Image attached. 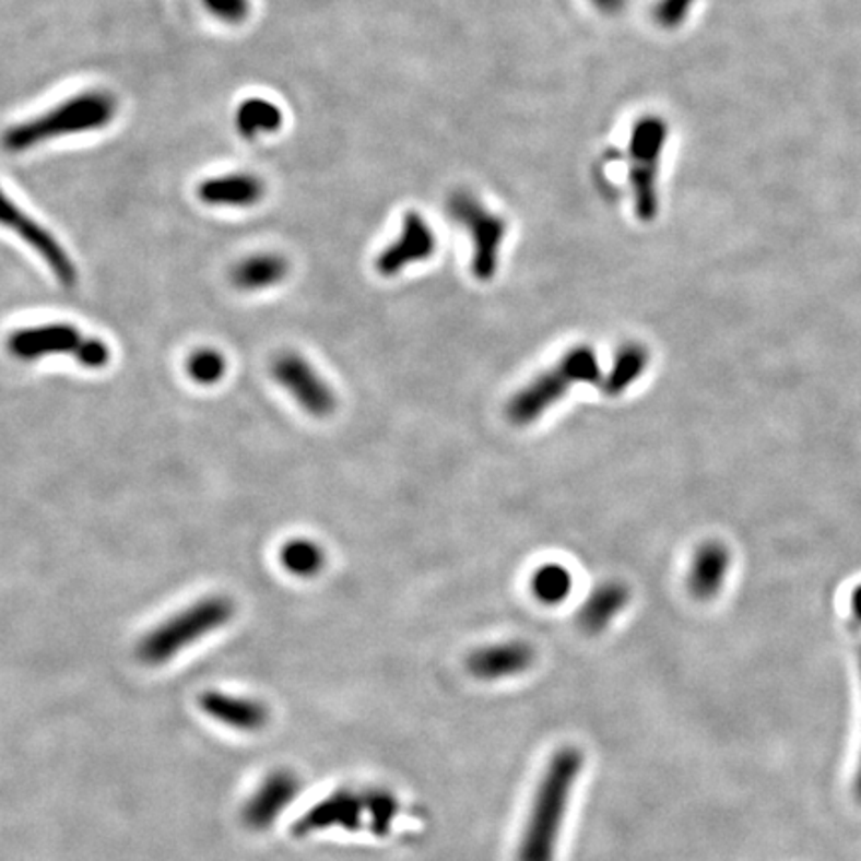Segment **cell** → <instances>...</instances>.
I'll list each match as a JSON object with an SVG mask.
<instances>
[{"label":"cell","instance_id":"obj_1","mask_svg":"<svg viewBox=\"0 0 861 861\" xmlns=\"http://www.w3.org/2000/svg\"><path fill=\"white\" fill-rule=\"evenodd\" d=\"M580 770L582 752L578 748H561L551 758L522 831L519 861H555L556 839Z\"/></svg>","mask_w":861,"mask_h":861},{"label":"cell","instance_id":"obj_2","mask_svg":"<svg viewBox=\"0 0 861 861\" xmlns=\"http://www.w3.org/2000/svg\"><path fill=\"white\" fill-rule=\"evenodd\" d=\"M116 110L118 103L110 92H80L36 118L11 126L4 134V146L21 154L57 138L96 132L113 122Z\"/></svg>","mask_w":861,"mask_h":861},{"label":"cell","instance_id":"obj_3","mask_svg":"<svg viewBox=\"0 0 861 861\" xmlns=\"http://www.w3.org/2000/svg\"><path fill=\"white\" fill-rule=\"evenodd\" d=\"M234 614L236 606L232 599L220 594L204 597L150 630L138 645V658L146 667L168 664L184 648L226 626Z\"/></svg>","mask_w":861,"mask_h":861},{"label":"cell","instance_id":"obj_4","mask_svg":"<svg viewBox=\"0 0 861 861\" xmlns=\"http://www.w3.org/2000/svg\"><path fill=\"white\" fill-rule=\"evenodd\" d=\"M601 365L594 350L573 347L567 355L549 371L534 377L529 386L522 387L507 405V417L512 425H531L543 417L549 409L558 403L578 384L599 381Z\"/></svg>","mask_w":861,"mask_h":861},{"label":"cell","instance_id":"obj_5","mask_svg":"<svg viewBox=\"0 0 861 861\" xmlns=\"http://www.w3.org/2000/svg\"><path fill=\"white\" fill-rule=\"evenodd\" d=\"M9 352L24 362L46 355H70L89 369H103L110 362V350L104 341L86 338L69 323L19 329L9 338Z\"/></svg>","mask_w":861,"mask_h":861},{"label":"cell","instance_id":"obj_6","mask_svg":"<svg viewBox=\"0 0 861 861\" xmlns=\"http://www.w3.org/2000/svg\"><path fill=\"white\" fill-rule=\"evenodd\" d=\"M669 138V126L658 116H645L630 132L628 178L635 196V212L642 222L658 214V168Z\"/></svg>","mask_w":861,"mask_h":861},{"label":"cell","instance_id":"obj_7","mask_svg":"<svg viewBox=\"0 0 861 861\" xmlns=\"http://www.w3.org/2000/svg\"><path fill=\"white\" fill-rule=\"evenodd\" d=\"M447 210L457 224L467 227L473 239V275L479 282L493 280L499 270V251L507 236V222L465 190L449 196Z\"/></svg>","mask_w":861,"mask_h":861},{"label":"cell","instance_id":"obj_8","mask_svg":"<svg viewBox=\"0 0 861 861\" xmlns=\"http://www.w3.org/2000/svg\"><path fill=\"white\" fill-rule=\"evenodd\" d=\"M367 826H369L367 790L340 788L311 805L299 819H295L292 834L295 838H309L328 829L357 831Z\"/></svg>","mask_w":861,"mask_h":861},{"label":"cell","instance_id":"obj_9","mask_svg":"<svg viewBox=\"0 0 861 861\" xmlns=\"http://www.w3.org/2000/svg\"><path fill=\"white\" fill-rule=\"evenodd\" d=\"M272 375L280 386L287 389L299 408L314 417H328L335 409V396L319 377L311 363L297 353H282L272 363Z\"/></svg>","mask_w":861,"mask_h":861},{"label":"cell","instance_id":"obj_10","mask_svg":"<svg viewBox=\"0 0 861 861\" xmlns=\"http://www.w3.org/2000/svg\"><path fill=\"white\" fill-rule=\"evenodd\" d=\"M297 792L299 778L294 771H270L241 807V822L253 831H266L292 805Z\"/></svg>","mask_w":861,"mask_h":861},{"label":"cell","instance_id":"obj_11","mask_svg":"<svg viewBox=\"0 0 861 861\" xmlns=\"http://www.w3.org/2000/svg\"><path fill=\"white\" fill-rule=\"evenodd\" d=\"M2 222H4V226L11 227L14 234H19L28 246H33L38 251V256L48 263V268L52 270L60 284L69 285V287L76 284V268L70 260L67 250L58 244V239L46 227L24 214L19 205L12 204L9 196H4Z\"/></svg>","mask_w":861,"mask_h":861},{"label":"cell","instance_id":"obj_12","mask_svg":"<svg viewBox=\"0 0 861 861\" xmlns=\"http://www.w3.org/2000/svg\"><path fill=\"white\" fill-rule=\"evenodd\" d=\"M437 250V238L427 220L417 212H408L399 238L381 251L375 260V270L384 278H393L411 263L429 260Z\"/></svg>","mask_w":861,"mask_h":861},{"label":"cell","instance_id":"obj_13","mask_svg":"<svg viewBox=\"0 0 861 861\" xmlns=\"http://www.w3.org/2000/svg\"><path fill=\"white\" fill-rule=\"evenodd\" d=\"M198 708L210 720L238 732H260L270 722V710L266 704L229 692H202L198 696Z\"/></svg>","mask_w":861,"mask_h":861},{"label":"cell","instance_id":"obj_14","mask_svg":"<svg viewBox=\"0 0 861 861\" xmlns=\"http://www.w3.org/2000/svg\"><path fill=\"white\" fill-rule=\"evenodd\" d=\"M534 658L533 646L512 640L479 648L467 660V669L481 681H503L527 672L533 667Z\"/></svg>","mask_w":861,"mask_h":861},{"label":"cell","instance_id":"obj_15","mask_svg":"<svg viewBox=\"0 0 861 861\" xmlns=\"http://www.w3.org/2000/svg\"><path fill=\"white\" fill-rule=\"evenodd\" d=\"M263 193H266L263 181L248 172L217 176L198 186V200L205 205L250 208L261 202Z\"/></svg>","mask_w":861,"mask_h":861},{"label":"cell","instance_id":"obj_16","mask_svg":"<svg viewBox=\"0 0 861 861\" xmlns=\"http://www.w3.org/2000/svg\"><path fill=\"white\" fill-rule=\"evenodd\" d=\"M730 568V553L724 544H703L694 561H692L691 575H688V590L698 601H710L724 587L726 577Z\"/></svg>","mask_w":861,"mask_h":861},{"label":"cell","instance_id":"obj_17","mask_svg":"<svg viewBox=\"0 0 861 861\" xmlns=\"http://www.w3.org/2000/svg\"><path fill=\"white\" fill-rule=\"evenodd\" d=\"M628 601H630V592L624 585L616 580L604 582L592 590L589 599L582 604V609L578 612V624L582 626L585 633L599 635L612 623V618L618 612L624 611Z\"/></svg>","mask_w":861,"mask_h":861},{"label":"cell","instance_id":"obj_18","mask_svg":"<svg viewBox=\"0 0 861 861\" xmlns=\"http://www.w3.org/2000/svg\"><path fill=\"white\" fill-rule=\"evenodd\" d=\"M287 270L290 263L280 253H256L234 266L232 282L244 292H258L280 284Z\"/></svg>","mask_w":861,"mask_h":861},{"label":"cell","instance_id":"obj_19","mask_svg":"<svg viewBox=\"0 0 861 861\" xmlns=\"http://www.w3.org/2000/svg\"><path fill=\"white\" fill-rule=\"evenodd\" d=\"M650 362V353L642 343H624L614 355V362L599 387L606 397L623 396L628 387L640 379Z\"/></svg>","mask_w":861,"mask_h":861},{"label":"cell","instance_id":"obj_20","mask_svg":"<svg viewBox=\"0 0 861 861\" xmlns=\"http://www.w3.org/2000/svg\"><path fill=\"white\" fill-rule=\"evenodd\" d=\"M284 126V114L278 104L266 98H248L239 104L236 113V130L241 138L253 140L263 134H273Z\"/></svg>","mask_w":861,"mask_h":861},{"label":"cell","instance_id":"obj_21","mask_svg":"<svg viewBox=\"0 0 861 861\" xmlns=\"http://www.w3.org/2000/svg\"><path fill=\"white\" fill-rule=\"evenodd\" d=\"M280 563L294 577L311 578L326 565V553L309 539H292L282 546Z\"/></svg>","mask_w":861,"mask_h":861},{"label":"cell","instance_id":"obj_22","mask_svg":"<svg viewBox=\"0 0 861 861\" xmlns=\"http://www.w3.org/2000/svg\"><path fill=\"white\" fill-rule=\"evenodd\" d=\"M533 594L543 604H558L565 601L573 589V577L561 565H544L534 573Z\"/></svg>","mask_w":861,"mask_h":861},{"label":"cell","instance_id":"obj_23","mask_svg":"<svg viewBox=\"0 0 861 861\" xmlns=\"http://www.w3.org/2000/svg\"><path fill=\"white\" fill-rule=\"evenodd\" d=\"M401 805L396 795L386 788H369L367 790V812H369V826L367 829L375 836H387L393 827L396 817L399 816Z\"/></svg>","mask_w":861,"mask_h":861},{"label":"cell","instance_id":"obj_24","mask_svg":"<svg viewBox=\"0 0 861 861\" xmlns=\"http://www.w3.org/2000/svg\"><path fill=\"white\" fill-rule=\"evenodd\" d=\"M186 371L200 386H214L226 374V359L215 350H198L186 362Z\"/></svg>","mask_w":861,"mask_h":861},{"label":"cell","instance_id":"obj_25","mask_svg":"<svg viewBox=\"0 0 861 861\" xmlns=\"http://www.w3.org/2000/svg\"><path fill=\"white\" fill-rule=\"evenodd\" d=\"M205 11L226 24H241L250 16V0H200Z\"/></svg>","mask_w":861,"mask_h":861},{"label":"cell","instance_id":"obj_26","mask_svg":"<svg viewBox=\"0 0 861 861\" xmlns=\"http://www.w3.org/2000/svg\"><path fill=\"white\" fill-rule=\"evenodd\" d=\"M694 2L696 0H658L657 7L652 9V19L664 28H676L684 23Z\"/></svg>","mask_w":861,"mask_h":861},{"label":"cell","instance_id":"obj_27","mask_svg":"<svg viewBox=\"0 0 861 861\" xmlns=\"http://www.w3.org/2000/svg\"><path fill=\"white\" fill-rule=\"evenodd\" d=\"M594 4V9L604 12V14H618L624 11L628 0H590Z\"/></svg>","mask_w":861,"mask_h":861},{"label":"cell","instance_id":"obj_28","mask_svg":"<svg viewBox=\"0 0 861 861\" xmlns=\"http://www.w3.org/2000/svg\"><path fill=\"white\" fill-rule=\"evenodd\" d=\"M856 786H858V798L861 800V764L860 771H858V782H856Z\"/></svg>","mask_w":861,"mask_h":861}]
</instances>
